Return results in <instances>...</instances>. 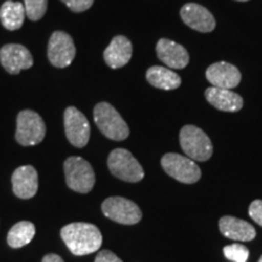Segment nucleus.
Returning a JSON list of instances; mask_svg holds the SVG:
<instances>
[{
  "label": "nucleus",
  "mask_w": 262,
  "mask_h": 262,
  "mask_svg": "<svg viewBox=\"0 0 262 262\" xmlns=\"http://www.w3.org/2000/svg\"><path fill=\"white\" fill-rule=\"evenodd\" d=\"M64 133L74 147L83 148L90 140V124L86 117L75 107H68L63 116Z\"/></svg>",
  "instance_id": "obj_9"
},
{
  "label": "nucleus",
  "mask_w": 262,
  "mask_h": 262,
  "mask_svg": "<svg viewBox=\"0 0 262 262\" xmlns=\"http://www.w3.org/2000/svg\"><path fill=\"white\" fill-rule=\"evenodd\" d=\"M158 58L164 64L173 70H182L189 62V55L187 50L170 39L162 38L157 42L156 47Z\"/></svg>",
  "instance_id": "obj_14"
},
{
  "label": "nucleus",
  "mask_w": 262,
  "mask_h": 262,
  "mask_svg": "<svg viewBox=\"0 0 262 262\" xmlns=\"http://www.w3.org/2000/svg\"><path fill=\"white\" fill-rule=\"evenodd\" d=\"M180 15H181L182 21L194 31L209 33L214 31L216 27V21L211 12L204 6L195 4V3H188L183 5Z\"/></svg>",
  "instance_id": "obj_12"
},
{
  "label": "nucleus",
  "mask_w": 262,
  "mask_h": 262,
  "mask_svg": "<svg viewBox=\"0 0 262 262\" xmlns=\"http://www.w3.org/2000/svg\"><path fill=\"white\" fill-rule=\"evenodd\" d=\"M219 227L221 233L232 241L250 242L256 237V229L253 225L233 216L221 217L219 221Z\"/></svg>",
  "instance_id": "obj_18"
},
{
  "label": "nucleus",
  "mask_w": 262,
  "mask_h": 262,
  "mask_svg": "<svg viewBox=\"0 0 262 262\" xmlns=\"http://www.w3.org/2000/svg\"><path fill=\"white\" fill-rule=\"evenodd\" d=\"M47 125L37 112L25 110L17 116L16 141L22 146H35L44 140Z\"/></svg>",
  "instance_id": "obj_6"
},
{
  "label": "nucleus",
  "mask_w": 262,
  "mask_h": 262,
  "mask_svg": "<svg viewBox=\"0 0 262 262\" xmlns=\"http://www.w3.org/2000/svg\"><path fill=\"white\" fill-rule=\"evenodd\" d=\"M226 258L233 262H247L249 258V249L243 244H232L224 248Z\"/></svg>",
  "instance_id": "obj_23"
},
{
  "label": "nucleus",
  "mask_w": 262,
  "mask_h": 262,
  "mask_svg": "<svg viewBox=\"0 0 262 262\" xmlns=\"http://www.w3.org/2000/svg\"><path fill=\"white\" fill-rule=\"evenodd\" d=\"M73 12H83L90 9L94 4V0H61Z\"/></svg>",
  "instance_id": "obj_24"
},
{
  "label": "nucleus",
  "mask_w": 262,
  "mask_h": 262,
  "mask_svg": "<svg viewBox=\"0 0 262 262\" xmlns=\"http://www.w3.org/2000/svg\"><path fill=\"white\" fill-rule=\"evenodd\" d=\"M162 168L170 178L182 183H195L202 178L201 168L188 157L178 153H166L162 158Z\"/></svg>",
  "instance_id": "obj_7"
},
{
  "label": "nucleus",
  "mask_w": 262,
  "mask_h": 262,
  "mask_svg": "<svg viewBox=\"0 0 262 262\" xmlns=\"http://www.w3.org/2000/svg\"><path fill=\"white\" fill-rule=\"evenodd\" d=\"M67 186L78 193H88L94 188L95 172L89 162L80 157H70L64 162Z\"/></svg>",
  "instance_id": "obj_5"
},
{
  "label": "nucleus",
  "mask_w": 262,
  "mask_h": 262,
  "mask_svg": "<svg viewBox=\"0 0 262 262\" xmlns=\"http://www.w3.org/2000/svg\"><path fill=\"white\" fill-rule=\"evenodd\" d=\"M237 2H249V0H237Z\"/></svg>",
  "instance_id": "obj_28"
},
{
  "label": "nucleus",
  "mask_w": 262,
  "mask_h": 262,
  "mask_svg": "<svg viewBox=\"0 0 262 262\" xmlns=\"http://www.w3.org/2000/svg\"><path fill=\"white\" fill-rule=\"evenodd\" d=\"M133 56V44L124 35H117L103 52L104 62L113 70L122 68Z\"/></svg>",
  "instance_id": "obj_16"
},
{
  "label": "nucleus",
  "mask_w": 262,
  "mask_h": 262,
  "mask_svg": "<svg viewBox=\"0 0 262 262\" xmlns=\"http://www.w3.org/2000/svg\"><path fill=\"white\" fill-rule=\"evenodd\" d=\"M61 238L77 256L96 253L102 245V234L100 229L93 224L74 222L61 229Z\"/></svg>",
  "instance_id": "obj_1"
},
{
  "label": "nucleus",
  "mask_w": 262,
  "mask_h": 262,
  "mask_svg": "<svg viewBox=\"0 0 262 262\" xmlns=\"http://www.w3.org/2000/svg\"><path fill=\"white\" fill-rule=\"evenodd\" d=\"M102 212L106 217L122 225L139 224L142 211L136 203L124 196H110L102 203Z\"/></svg>",
  "instance_id": "obj_8"
},
{
  "label": "nucleus",
  "mask_w": 262,
  "mask_h": 262,
  "mask_svg": "<svg viewBox=\"0 0 262 262\" xmlns=\"http://www.w3.org/2000/svg\"><path fill=\"white\" fill-rule=\"evenodd\" d=\"M94 120L101 133L108 139L123 141L129 136V126L112 104L97 103L94 108Z\"/></svg>",
  "instance_id": "obj_2"
},
{
  "label": "nucleus",
  "mask_w": 262,
  "mask_h": 262,
  "mask_svg": "<svg viewBox=\"0 0 262 262\" xmlns=\"http://www.w3.org/2000/svg\"><path fill=\"white\" fill-rule=\"evenodd\" d=\"M146 79L152 86L162 90H175L181 85V77L170 68L153 66L148 68Z\"/></svg>",
  "instance_id": "obj_19"
},
{
  "label": "nucleus",
  "mask_w": 262,
  "mask_h": 262,
  "mask_svg": "<svg viewBox=\"0 0 262 262\" xmlns=\"http://www.w3.org/2000/svg\"><path fill=\"white\" fill-rule=\"evenodd\" d=\"M107 164L112 175L122 181L140 182L145 178V171L141 164L127 149L117 148L112 150Z\"/></svg>",
  "instance_id": "obj_4"
},
{
  "label": "nucleus",
  "mask_w": 262,
  "mask_h": 262,
  "mask_svg": "<svg viewBox=\"0 0 262 262\" xmlns=\"http://www.w3.org/2000/svg\"><path fill=\"white\" fill-rule=\"evenodd\" d=\"M205 98L211 106L222 112H238L243 108V97L229 89L211 86L205 90Z\"/></svg>",
  "instance_id": "obj_17"
},
{
  "label": "nucleus",
  "mask_w": 262,
  "mask_h": 262,
  "mask_svg": "<svg viewBox=\"0 0 262 262\" xmlns=\"http://www.w3.org/2000/svg\"><path fill=\"white\" fill-rule=\"evenodd\" d=\"M95 262H123L111 250H102L96 255Z\"/></svg>",
  "instance_id": "obj_26"
},
{
  "label": "nucleus",
  "mask_w": 262,
  "mask_h": 262,
  "mask_svg": "<svg viewBox=\"0 0 262 262\" xmlns=\"http://www.w3.org/2000/svg\"><path fill=\"white\" fill-rule=\"evenodd\" d=\"M26 15L32 21H39L44 17L48 10V0H25Z\"/></svg>",
  "instance_id": "obj_22"
},
{
  "label": "nucleus",
  "mask_w": 262,
  "mask_h": 262,
  "mask_svg": "<svg viewBox=\"0 0 262 262\" xmlns=\"http://www.w3.org/2000/svg\"><path fill=\"white\" fill-rule=\"evenodd\" d=\"M12 189L16 196L31 199L38 191V172L32 165L19 166L12 173Z\"/></svg>",
  "instance_id": "obj_15"
},
{
  "label": "nucleus",
  "mask_w": 262,
  "mask_h": 262,
  "mask_svg": "<svg viewBox=\"0 0 262 262\" xmlns=\"http://www.w3.org/2000/svg\"><path fill=\"white\" fill-rule=\"evenodd\" d=\"M249 215L262 227V199H256L249 206Z\"/></svg>",
  "instance_id": "obj_25"
},
{
  "label": "nucleus",
  "mask_w": 262,
  "mask_h": 262,
  "mask_svg": "<svg viewBox=\"0 0 262 262\" xmlns=\"http://www.w3.org/2000/svg\"><path fill=\"white\" fill-rule=\"evenodd\" d=\"M257 262H262V256H261V257H260V260H258V261H257Z\"/></svg>",
  "instance_id": "obj_29"
},
{
  "label": "nucleus",
  "mask_w": 262,
  "mask_h": 262,
  "mask_svg": "<svg viewBox=\"0 0 262 262\" xmlns=\"http://www.w3.org/2000/svg\"><path fill=\"white\" fill-rule=\"evenodd\" d=\"M0 62L10 74H18L33 66V57L27 48L19 44L4 45L0 50Z\"/></svg>",
  "instance_id": "obj_11"
},
{
  "label": "nucleus",
  "mask_w": 262,
  "mask_h": 262,
  "mask_svg": "<svg viewBox=\"0 0 262 262\" xmlns=\"http://www.w3.org/2000/svg\"><path fill=\"white\" fill-rule=\"evenodd\" d=\"M41 262H64V261L62 260L61 256H58L56 254H49V255H45Z\"/></svg>",
  "instance_id": "obj_27"
},
{
  "label": "nucleus",
  "mask_w": 262,
  "mask_h": 262,
  "mask_svg": "<svg viewBox=\"0 0 262 262\" xmlns=\"http://www.w3.org/2000/svg\"><path fill=\"white\" fill-rule=\"evenodd\" d=\"M180 145L185 155L194 162H205L212 156V143L199 127L185 125L180 131Z\"/></svg>",
  "instance_id": "obj_3"
},
{
  "label": "nucleus",
  "mask_w": 262,
  "mask_h": 262,
  "mask_svg": "<svg viewBox=\"0 0 262 262\" xmlns=\"http://www.w3.org/2000/svg\"><path fill=\"white\" fill-rule=\"evenodd\" d=\"M75 45L73 39L67 33L56 31L49 40L48 57L52 66L57 68L68 67L75 57Z\"/></svg>",
  "instance_id": "obj_10"
},
{
  "label": "nucleus",
  "mask_w": 262,
  "mask_h": 262,
  "mask_svg": "<svg viewBox=\"0 0 262 262\" xmlns=\"http://www.w3.org/2000/svg\"><path fill=\"white\" fill-rule=\"evenodd\" d=\"M35 234V226L29 221H21L9 231L8 243L11 248L18 249L29 244Z\"/></svg>",
  "instance_id": "obj_21"
},
{
  "label": "nucleus",
  "mask_w": 262,
  "mask_h": 262,
  "mask_svg": "<svg viewBox=\"0 0 262 262\" xmlns=\"http://www.w3.org/2000/svg\"><path fill=\"white\" fill-rule=\"evenodd\" d=\"M206 79L212 86L232 90L242 80L241 72L235 66L227 62H216L206 70Z\"/></svg>",
  "instance_id": "obj_13"
},
{
  "label": "nucleus",
  "mask_w": 262,
  "mask_h": 262,
  "mask_svg": "<svg viewBox=\"0 0 262 262\" xmlns=\"http://www.w3.org/2000/svg\"><path fill=\"white\" fill-rule=\"evenodd\" d=\"M26 16V9L22 3L8 0L0 8V21L8 31H16L21 28Z\"/></svg>",
  "instance_id": "obj_20"
}]
</instances>
